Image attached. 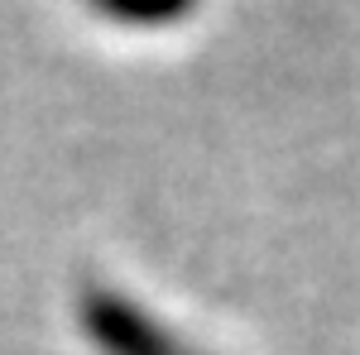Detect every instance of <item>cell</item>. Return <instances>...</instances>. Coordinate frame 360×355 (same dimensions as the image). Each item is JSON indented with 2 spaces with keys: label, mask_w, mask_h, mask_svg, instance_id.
Listing matches in <instances>:
<instances>
[{
  "label": "cell",
  "mask_w": 360,
  "mask_h": 355,
  "mask_svg": "<svg viewBox=\"0 0 360 355\" xmlns=\"http://www.w3.org/2000/svg\"><path fill=\"white\" fill-rule=\"evenodd\" d=\"M82 322L96 336L101 355H183L178 341L144 307L115 298V293H101V288L82 298Z\"/></svg>",
  "instance_id": "obj_1"
}]
</instances>
